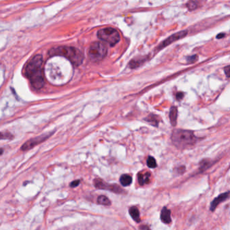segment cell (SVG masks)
I'll return each instance as SVG.
<instances>
[{
	"mask_svg": "<svg viewBox=\"0 0 230 230\" xmlns=\"http://www.w3.org/2000/svg\"><path fill=\"white\" fill-rule=\"evenodd\" d=\"M146 164L150 168H155L157 167V162L155 158L153 157H149L146 161Z\"/></svg>",
	"mask_w": 230,
	"mask_h": 230,
	"instance_id": "17",
	"label": "cell"
},
{
	"mask_svg": "<svg viewBox=\"0 0 230 230\" xmlns=\"http://www.w3.org/2000/svg\"><path fill=\"white\" fill-rule=\"evenodd\" d=\"M119 181H120L121 184L123 186H128L132 184V178L130 175L124 174L120 177Z\"/></svg>",
	"mask_w": 230,
	"mask_h": 230,
	"instance_id": "14",
	"label": "cell"
},
{
	"mask_svg": "<svg viewBox=\"0 0 230 230\" xmlns=\"http://www.w3.org/2000/svg\"><path fill=\"white\" fill-rule=\"evenodd\" d=\"M184 94L183 93H178L176 95V99L178 100V101L182 99L183 97H184Z\"/></svg>",
	"mask_w": 230,
	"mask_h": 230,
	"instance_id": "22",
	"label": "cell"
},
{
	"mask_svg": "<svg viewBox=\"0 0 230 230\" xmlns=\"http://www.w3.org/2000/svg\"><path fill=\"white\" fill-rule=\"evenodd\" d=\"M177 118H178V109L176 107H172L170 109L169 118L172 126H175L177 124Z\"/></svg>",
	"mask_w": 230,
	"mask_h": 230,
	"instance_id": "12",
	"label": "cell"
},
{
	"mask_svg": "<svg viewBox=\"0 0 230 230\" xmlns=\"http://www.w3.org/2000/svg\"><path fill=\"white\" fill-rule=\"evenodd\" d=\"M161 219L164 224H169L171 221V211L167 207H163L161 213Z\"/></svg>",
	"mask_w": 230,
	"mask_h": 230,
	"instance_id": "10",
	"label": "cell"
},
{
	"mask_svg": "<svg viewBox=\"0 0 230 230\" xmlns=\"http://www.w3.org/2000/svg\"><path fill=\"white\" fill-rule=\"evenodd\" d=\"M97 36L100 40L109 43L111 46H114L120 41V36L118 31L111 27L99 30L97 32Z\"/></svg>",
	"mask_w": 230,
	"mask_h": 230,
	"instance_id": "4",
	"label": "cell"
},
{
	"mask_svg": "<svg viewBox=\"0 0 230 230\" xmlns=\"http://www.w3.org/2000/svg\"><path fill=\"white\" fill-rule=\"evenodd\" d=\"M187 60H188L190 61V63H193V62H194L195 61L197 60V56H190L189 57H188L187 58Z\"/></svg>",
	"mask_w": 230,
	"mask_h": 230,
	"instance_id": "21",
	"label": "cell"
},
{
	"mask_svg": "<svg viewBox=\"0 0 230 230\" xmlns=\"http://www.w3.org/2000/svg\"><path fill=\"white\" fill-rule=\"evenodd\" d=\"M173 143L180 149H186L194 145L197 142V138L190 130H175L171 135Z\"/></svg>",
	"mask_w": 230,
	"mask_h": 230,
	"instance_id": "3",
	"label": "cell"
},
{
	"mask_svg": "<svg viewBox=\"0 0 230 230\" xmlns=\"http://www.w3.org/2000/svg\"><path fill=\"white\" fill-rule=\"evenodd\" d=\"M107 51V47L102 43H93L89 47L88 51V56L92 61H100L106 56Z\"/></svg>",
	"mask_w": 230,
	"mask_h": 230,
	"instance_id": "5",
	"label": "cell"
},
{
	"mask_svg": "<svg viewBox=\"0 0 230 230\" xmlns=\"http://www.w3.org/2000/svg\"><path fill=\"white\" fill-rule=\"evenodd\" d=\"M225 73L226 74L227 77H229L230 76V67L229 66H227L226 68H225Z\"/></svg>",
	"mask_w": 230,
	"mask_h": 230,
	"instance_id": "23",
	"label": "cell"
},
{
	"mask_svg": "<svg viewBox=\"0 0 230 230\" xmlns=\"http://www.w3.org/2000/svg\"><path fill=\"white\" fill-rule=\"evenodd\" d=\"M144 61L143 59H133L130 61L129 64V66L130 68L134 69L139 67L140 66V64H142V62Z\"/></svg>",
	"mask_w": 230,
	"mask_h": 230,
	"instance_id": "15",
	"label": "cell"
},
{
	"mask_svg": "<svg viewBox=\"0 0 230 230\" xmlns=\"http://www.w3.org/2000/svg\"><path fill=\"white\" fill-rule=\"evenodd\" d=\"M43 64V57L41 55H36L27 64L25 72L26 76L31 80L34 88L39 89L44 85L41 66Z\"/></svg>",
	"mask_w": 230,
	"mask_h": 230,
	"instance_id": "1",
	"label": "cell"
},
{
	"mask_svg": "<svg viewBox=\"0 0 230 230\" xmlns=\"http://www.w3.org/2000/svg\"><path fill=\"white\" fill-rule=\"evenodd\" d=\"M129 213L131 216V217L134 219L136 222L140 223V212L136 207H131L129 209Z\"/></svg>",
	"mask_w": 230,
	"mask_h": 230,
	"instance_id": "13",
	"label": "cell"
},
{
	"mask_svg": "<svg viewBox=\"0 0 230 230\" xmlns=\"http://www.w3.org/2000/svg\"><path fill=\"white\" fill-rule=\"evenodd\" d=\"M187 34H188L187 31H183L178 32V33L172 34L171 36H169V37L167 38L166 40H165L164 41H163V42L161 43V44L159 46L157 49H163V47H167V45L171 44L172 43L175 42V41H178V40L184 38V36H186V35Z\"/></svg>",
	"mask_w": 230,
	"mask_h": 230,
	"instance_id": "8",
	"label": "cell"
},
{
	"mask_svg": "<svg viewBox=\"0 0 230 230\" xmlns=\"http://www.w3.org/2000/svg\"><path fill=\"white\" fill-rule=\"evenodd\" d=\"M80 180H74V181H73L72 182L70 183V187H72V188L76 187V186H78L80 184Z\"/></svg>",
	"mask_w": 230,
	"mask_h": 230,
	"instance_id": "20",
	"label": "cell"
},
{
	"mask_svg": "<svg viewBox=\"0 0 230 230\" xmlns=\"http://www.w3.org/2000/svg\"><path fill=\"white\" fill-rule=\"evenodd\" d=\"M225 36V34H224V33L219 34H218V35L217 36V39H221L223 36Z\"/></svg>",
	"mask_w": 230,
	"mask_h": 230,
	"instance_id": "25",
	"label": "cell"
},
{
	"mask_svg": "<svg viewBox=\"0 0 230 230\" xmlns=\"http://www.w3.org/2000/svg\"><path fill=\"white\" fill-rule=\"evenodd\" d=\"M12 136L8 132H0V140L1 139H11Z\"/></svg>",
	"mask_w": 230,
	"mask_h": 230,
	"instance_id": "19",
	"label": "cell"
},
{
	"mask_svg": "<svg viewBox=\"0 0 230 230\" xmlns=\"http://www.w3.org/2000/svg\"><path fill=\"white\" fill-rule=\"evenodd\" d=\"M49 53L50 56L65 57L75 66H80L84 59L83 54L79 49L68 46H60L52 48Z\"/></svg>",
	"mask_w": 230,
	"mask_h": 230,
	"instance_id": "2",
	"label": "cell"
},
{
	"mask_svg": "<svg viewBox=\"0 0 230 230\" xmlns=\"http://www.w3.org/2000/svg\"><path fill=\"white\" fill-rule=\"evenodd\" d=\"M150 178L151 174L148 173V172L143 174H139L138 175V180H139V184L143 186L149 184V181H150Z\"/></svg>",
	"mask_w": 230,
	"mask_h": 230,
	"instance_id": "11",
	"label": "cell"
},
{
	"mask_svg": "<svg viewBox=\"0 0 230 230\" xmlns=\"http://www.w3.org/2000/svg\"><path fill=\"white\" fill-rule=\"evenodd\" d=\"M49 136L50 135L49 134H43L40 136L34 138V139L28 140V141H26L21 146V150L23 151L30 150V149H31L33 147L41 143V142H43V141H45L46 139H47L48 138H49Z\"/></svg>",
	"mask_w": 230,
	"mask_h": 230,
	"instance_id": "7",
	"label": "cell"
},
{
	"mask_svg": "<svg viewBox=\"0 0 230 230\" xmlns=\"http://www.w3.org/2000/svg\"><path fill=\"white\" fill-rule=\"evenodd\" d=\"M97 202L99 204H102V205H105V206H109L111 205V201L110 200L108 199L107 197L105 196H100L98 197L97 199Z\"/></svg>",
	"mask_w": 230,
	"mask_h": 230,
	"instance_id": "16",
	"label": "cell"
},
{
	"mask_svg": "<svg viewBox=\"0 0 230 230\" xmlns=\"http://www.w3.org/2000/svg\"><path fill=\"white\" fill-rule=\"evenodd\" d=\"M229 195V192L223 193V194L219 195V196H218L215 199H214V201H213V202H211V210L213 211L216 209V207H217L218 204L221 203V202L225 201H226L227 199H228Z\"/></svg>",
	"mask_w": 230,
	"mask_h": 230,
	"instance_id": "9",
	"label": "cell"
},
{
	"mask_svg": "<svg viewBox=\"0 0 230 230\" xmlns=\"http://www.w3.org/2000/svg\"><path fill=\"white\" fill-rule=\"evenodd\" d=\"M140 230H151L149 229V227L148 226H146V225H142V226H140Z\"/></svg>",
	"mask_w": 230,
	"mask_h": 230,
	"instance_id": "24",
	"label": "cell"
},
{
	"mask_svg": "<svg viewBox=\"0 0 230 230\" xmlns=\"http://www.w3.org/2000/svg\"><path fill=\"white\" fill-rule=\"evenodd\" d=\"M146 121H148L149 123L151 124V125H153V126H157L158 124V120L157 119H155V116H153V115H151V116H149L148 118H146L144 119Z\"/></svg>",
	"mask_w": 230,
	"mask_h": 230,
	"instance_id": "18",
	"label": "cell"
},
{
	"mask_svg": "<svg viewBox=\"0 0 230 230\" xmlns=\"http://www.w3.org/2000/svg\"><path fill=\"white\" fill-rule=\"evenodd\" d=\"M3 153H4V150L0 148V155H2V154H3Z\"/></svg>",
	"mask_w": 230,
	"mask_h": 230,
	"instance_id": "26",
	"label": "cell"
},
{
	"mask_svg": "<svg viewBox=\"0 0 230 230\" xmlns=\"http://www.w3.org/2000/svg\"><path fill=\"white\" fill-rule=\"evenodd\" d=\"M94 185L96 188L103 190H107L111 191V192L121 194L124 192V190L121 189L119 186L116 184H109L105 183L101 179H95L94 180Z\"/></svg>",
	"mask_w": 230,
	"mask_h": 230,
	"instance_id": "6",
	"label": "cell"
}]
</instances>
